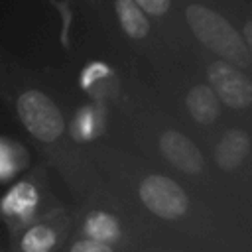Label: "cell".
Returning a JSON list of instances; mask_svg holds the SVG:
<instances>
[{"label":"cell","mask_w":252,"mask_h":252,"mask_svg":"<svg viewBox=\"0 0 252 252\" xmlns=\"http://www.w3.org/2000/svg\"><path fill=\"white\" fill-rule=\"evenodd\" d=\"M159 152L165 158L169 165L175 169L187 173V175H197L205 167V159L197 148V144L187 138L185 134L177 130H163L159 134Z\"/></svg>","instance_id":"5"},{"label":"cell","mask_w":252,"mask_h":252,"mask_svg":"<svg viewBox=\"0 0 252 252\" xmlns=\"http://www.w3.org/2000/svg\"><path fill=\"white\" fill-rule=\"evenodd\" d=\"M39 205V191L32 181H18L14 183L8 193L0 201V213L8 219H16L20 222L33 217Z\"/></svg>","instance_id":"6"},{"label":"cell","mask_w":252,"mask_h":252,"mask_svg":"<svg viewBox=\"0 0 252 252\" xmlns=\"http://www.w3.org/2000/svg\"><path fill=\"white\" fill-rule=\"evenodd\" d=\"M16 112L24 128L39 142L51 144L63 136L65 118L59 106L39 89H28L16 98Z\"/></svg>","instance_id":"2"},{"label":"cell","mask_w":252,"mask_h":252,"mask_svg":"<svg viewBox=\"0 0 252 252\" xmlns=\"http://www.w3.org/2000/svg\"><path fill=\"white\" fill-rule=\"evenodd\" d=\"M144 12L146 16H154V18H161L169 12L171 0H134Z\"/></svg>","instance_id":"15"},{"label":"cell","mask_w":252,"mask_h":252,"mask_svg":"<svg viewBox=\"0 0 252 252\" xmlns=\"http://www.w3.org/2000/svg\"><path fill=\"white\" fill-rule=\"evenodd\" d=\"M114 10L124 33L132 39H146L150 33V18L134 0H114Z\"/></svg>","instance_id":"10"},{"label":"cell","mask_w":252,"mask_h":252,"mask_svg":"<svg viewBox=\"0 0 252 252\" xmlns=\"http://www.w3.org/2000/svg\"><path fill=\"white\" fill-rule=\"evenodd\" d=\"M185 20L193 35L207 49L217 53L220 59L236 65L238 69L250 67L252 57L242 35L217 10L205 4H189L185 8Z\"/></svg>","instance_id":"1"},{"label":"cell","mask_w":252,"mask_h":252,"mask_svg":"<svg viewBox=\"0 0 252 252\" xmlns=\"http://www.w3.org/2000/svg\"><path fill=\"white\" fill-rule=\"evenodd\" d=\"M242 39H244V43H246V47H248V51H250V57H252V20H248V22L244 24Z\"/></svg>","instance_id":"17"},{"label":"cell","mask_w":252,"mask_h":252,"mask_svg":"<svg viewBox=\"0 0 252 252\" xmlns=\"http://www.w3.org/2000/svg\"><path fill=\"white\" fill-rule=\"evenodd\" d=\"M83 234L91 240L102 244H116L122 236V226L118 219L108 211H93L83 222Z\"/></svg>","instance_id":"9"},{"label":"cell","mask_w":252,"mask_h":252,"mask_svg":"<svg viewBox=\"0 0 252 252\" xmlns=\"http://www.w3.org/2000/svg\"><path fill=\"white\" fill-rule=\"evenodd\" d=\"M100 128H102V124H100L98 112H96L94 108H89V106L81 108V110L75 114L73 122H71V134H73L77 140H81V142H87V140L98 136Z\"/></svg>","instance_id":"13"},{"label":"cell","mask_w":252,"mask_h":252,"mask_svg":"<svg viewBox=\"0 0 252 252\" xmlns=\"http://www.w3.org/2000/svg\"><path fill=\"white\" fill-rule=\"evenodd\" d=\"M69 252H114V250L108 244H102V242H96L91 238H83V240H77L69 248Z\"/></svg>","instance_id":"16"},{"label":"cell","mask_w":252,"mask_h":252,"mask_svg":"<svg viewBox=\"0 0 252 252\" xmlns=\"http://www.w3.org/2000/svg\"><path fill=\"white\" fill-rule=\"evenodd\" d=\"M138 195L150 213L165 220L181 219L189 209V199L181 185L159 173L144 177L138 185Z\"/></svg>","instance_id":"3"},{"label":"cell","mask_w":252,"mask_h":252,"mask_svg":"<svg viewBox=\"0 0 252 252\" xmlns=\"http://www.w3.org/2000/svg\"><path fill=\"white\" fill-rule=\"evenodd\" d=\"M28 163V154L20 144L0 136V183L12 181Z\"/></svg>","instance_id":"11"},{"label":"cell","mask_w":252,"mask_h":252,"mask_svg":"<svg viewBox=\"0 0 252 252\" xmlns=\"http://www.w3.org/2000/svg\"><path fill=\"white\" fill-rule=\"evenodd\" d=\"M110 75V69L106 63H100V61H93L89 63L85 69H83V75H81V87L87 91V89H93L96 83H100L104 77Z\"/></svg>","instance_id":"14"},{"label":"cell","mask_w":252,"mask_h":252,"mask_svg":"<svg viewBox=\"0 0 252 252\" xmlns=\"http://www.w3.org/2000/svg\"><path fill=\"white\" fill-rule=\"evenodd\" d=\"M55 244L57 232L49 224H33L24 232L20 240V252H51Z\"/></svg>","instance_id":"12"},{"label":"cell","mask_w":252,"mask_h":252,"mask_svg":"<svg viewBox=\"0 0 252 252\" xmlns=\"http://www.w3.org/2000/svg\"><path fill=\"white\" fill-rule=\"evenodd\" d=\"M248 150H250V140L246 132L236 130V128L226 130L215 146V152H213L215 163L222 171H232L244 161Z\"/></svg>","instance_id":"7"},{"label":"cell","mask_w":252,"mask_h":252,"mask_svg":"<svg viewBox=\"0 0 252 252\" xmlns=\"http://www.w3.org/2000/svg\"><path fill=\"white\" fill-rule=\"evenodd\" d=\"M185 106L197 124L211 126L220 116V100L209 85H193L185 94Z\"/></svg>","instance_id":"8"},{"label":"cell","mask_w":252,"mask_h":252,"mask_svg":"<svg viewBox=\"0 0 252 252\" xmlns=\"http://www.w3.org/2000/svg\"><path fill=\"white\" fill-rule=\"evenodd\" d=\"M207 77L217 98L228 108L240 110L252 104V81L236 65L224 59H215L207 67Z\"/></svg>","instance_id":"4"}]
</instances>
